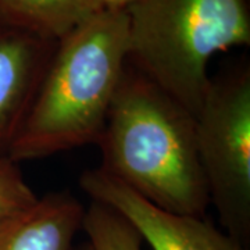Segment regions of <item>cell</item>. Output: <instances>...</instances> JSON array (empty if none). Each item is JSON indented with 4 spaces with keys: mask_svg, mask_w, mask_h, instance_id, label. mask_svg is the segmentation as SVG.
Instances as JSON below:
<instances>
[{
    "mask_svg": "<svg viewBox=\"0 0 250 250\" xmlns=\"http://www.w3.org/2000/svg\"><path fill=\"white\" fill-rule=\"evenodd\" d=\"M96 145L100 168L171 213L205 217L210 205L196 118L134 67H125Z\"/></svg>",
    "mask_w": 250,
    "mask_h": 250,
    "instance_id": "6da1fadb",
    "label": "cell"
},
{
    "mask_svg": "<svg viewBox=\"0 0 250 250\" xmlns=\"http://www.w3.org/2000/svg\"><path fill=\"white\" fill-rule=\"evenodd\" d=\"M128 16L103 9L57 41L7 159L49 157L96 145L128 59Z\"/></svg>",
    "mask_w": 250,
    "mask_h": 250,
    "instance_id": "7a4b0ae2",
    "label": "cell"
},
{
    "mask_svg": "<svg viewBox=\"0 0 250 250\" xmlns=\"http://www.w3.org/2000/svg\"><path fill=\"white\" fill-rule=\"evenodd\" d=\"M125 11L131 67L195 117L211 57L250 45L248 0H135Z\"/></svg>",
    "mask_w": 250,
    "mask_h": 250,
    "instance_id": "3957f363",
    "label": "cell"
},
{
    "mask_svg": "<svg viewBox=\"0 0 250 250\" xmlns=\"http://www.w3.org/2000/svg\"><path fill=\"white\" fill-rule=\"evenodd\" d=\"M196 147L210 205L231 238L250 245V68L210 78L196 114Z\"/></svg>",
    "mask_w": 250,
    "mask_h": 250,
    "instance_id": "277c9868",
    "label": "cell"
},
{
    "mask_svg": "<svg viewBox=\"0 0 250 250\" xmlns=\"http://www.w3.org/2000/svg\"><path fill=\"white\" fill-rule=\"evenodd\" d=\"M80 185L92 202L124 217L153 250H249L205 217L163 210L100 167L85 171Z\"/></svg>",
    "mask_w": 250,
    "mask_h": 250,
    "instance_id": "5b68a950",
    "label": "cell"
},
{
    "mask_svg": "<svg viewBox=\"0 0 250 250\" xmlns=\"http://www.w3.org/2000/svg\"><path fill=\"white\" fill-rule=\"evenodd\" d=\"M56 43L0 22V157H7Z\"/></svg>",
    "mask_w": 250,
    "mask_h": 250,
    "instance_id": "8992f818",
    "label": "cell"
},
{
    "mask_svg": "<svg viewBox=\"0 0 250 250\" xmlns=\"http://www.w3.org/2000/svg\"><path fill=\"white\" fill-rule=\"evenodd\" d=\"M85 207L70 192L38 197L22 213L0 224V250H72Z\"/></svg>",
    "mask_w": 250,
    "mask_h": 250,
    "instance_id": "52a82bcc",
    "label": "cell"
},
{
    "mask_svg": "<svg viewBox=\"0 0 250 250\" xmlns=\"http://www.w3.org/2000/svg\"><path fill=\"white\" fill-rule=\"evenodd\" d=\"M100 10L98 0H0V22L57 42Z\"/></svg>",
    "mask_w": 250,
    "mask_h": 250,
    "instance_id": "ba28073f",
    "label": "cell"
},
{
    "mask_svg": "<svg viewBox=\"0 0 250 250\" xmlns=\"http://www.w3.org/2000/svg\"><path fill=\"white\" fill-rule=\"evenodd\" d=\"M82 229L92 250H142V238L124 217L92 202L85 208Z\"/></svg>",
    "mask_w": 250,
    "mask_h": 250,
    "instance_id": "9c48e42d",
    "label": "cell"
},
{
    "mask_svg": "<svg viewBox=\"0 0 250 250\" xmlns=\"http://www.w3.org/2000/svg\"><path fill=\"white\" fill-rule=\"evenodd\" d=\"M38 200L17 163L0 157V224L22 213Z\"/></svg>",
    "mask_w": 250,
    "mask_h": 250,
    "instance_id": "30bf717a",
    "label": "cell"
},
{
    "mask_svg": "<svg viewBox=\"0 0 250 250\" xmlns=\"http://www.w3.org/2000/svg\"><path fill=\"white\" fill-rule=\"evenodd\" d=\"M135 0H98V3L103 9H121L125 10Z\"/></svg>",
    "mask_w": 250,
    "mask_h": 250,
    "instance_id": "8fae6325",
    "label": "cell"
},
{
    "mask_svg": "<svg viewBox=\"0 0 250 250\" xmlns=\"http://www.w3.org/2000/svg\"><path fill=\"white\" fill-rule=\"evenodd\" d=\"M72 250H92L90 249V245L88 242H83V243H81L78 248H75V249Z\"/></svg>",
    "mask_w": 250,
    "mask_h": 250,
    "instance_id": "7c38bea8",
    "label": "cell"
}]
</instances>
